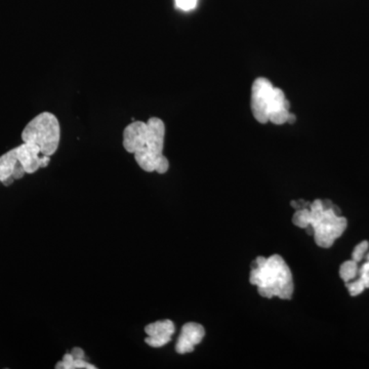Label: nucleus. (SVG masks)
<instances>
[{
    "label": "nucleus",
    "mask_w": 369,
    "mask_h": 369,
    "mask_svg": "<svg viewBox=\"0 0 369 369\" xmlns=\"http://www.w3.org/2000/svg\"><path fill=\"white\" fill-rule=\"evenodd\" d=\"M368 241H362L359 244L356 245L355 249H354L353 253H352V260L357 262H361L366 253H368Z\"/></svg>",
    "instance_id": "4468645a"
},
{
    "label": "nucleus",
    "mask_w": 369,
    "mask_h": 369,
    "mask_svg": "<svg viewBox=\"0 0 369 369\" xmlns=\"http://www.w3.org/2000/svg\"><path fill=\"white\" fill-rule=\"evenodd\" d=\"M56 369H95V366L88 363L84 359L74 358L71 353L65 354L62 361L58 362Z\"/></svg>",
    "instance_id": "9d476101"
},
{
    "label": "nucleus",
    "mask_w": 369,
    "mask_h": 369,
    "mask_svg": "<svg viewBox=\"0 0 369 369\" xmlns=\"http://www.w3.org/2000/svg\"><path fill=\"white\" fill-rule=\"evenodd\" d=\"M60 139V123L55 115L49 112L37 115L22 132L23 142L37 145L42 155H54L58 150Z\"/></svg>",
    "instance_id": "7ed1b4c3"
},
{
    "label": "nucleus",
    "mask_w": 369,
    "mask_h": 369,
    "mask_svg": "<svg viewBox=\"0 0 369 369\" xmlns=\"http://www.w3.org/2000/svg\"><path fill=\"white\" fill-rule=\"evenodd\" d=\"M346 286L352 297H357V295H361L366 290L363 281L359 277L352 280L350 282H347Z\"/></svg>",
    "instance_id": "ddd939ff"
},
{
    "label": "nucleus",
    "mask_w": 369,
    "mask_h": 369,
    "mask_svg": "<svg viewBox=\"0 0 369 369\" xmlns=\"http://www.w3.org/2000/svg\"><path fill=\"white\" fill-rule=\"evenodd\" d=\"M311 212L310 208H301L297 210L295 212L294 218H292V223H295L297 227L303 228L306 229L308 226L311 225Z\"/></svg>",
    "instance_id": "f8f14e48"
},
{
    "label": "nucleus",
    "mask_w": 369,
    "mask_h": 369,
    "mask_svg": "<svg viewBox=\"0 0 369 369\" xmlns=\"http://www.w3.org/2000/svg\"><path fill=\"white\" fill-rule=\"evenodd\" d=\"M17 157L25 169L26 173H34L40 167H47L51 162V156L42 155L40 148L30 143H23L16 148Z\"/></svg>",
    "instance_id": "423d86ee"
},
{
    "label": "nucleus",
    "mask_w": 369,
    "mask_h": 369,
    "mask_svg": "<svg viewBox=\"0 0 369 369\" xmlns=\"http://www.w3.org/2000/svg\"><path fill=\"white\" fill-rule=\"evenodd\" d=\"M204 336H205V329L203 325L195 322L186 323L182 327L181 334L175 344V351L181 355L191 353L194 351L197 345L201 344Z\"/></svg>",
    "instance_id": "6e6552de"
},
{
    "label": "nucleus",
    "mask_w": 369,
    "mask_h": 369,
    "mask_svg": "<svg viewBox=\"0 0 369 369\" xmlns=\"http://www.w3.org/2000/svg\"><path fill=\"white\" fill-rule=\"evenodd\" d=\"M71 355H72L74 358H77V359H84V357H86L84 352L80 348H74L73 350L71 351Z\"/></svg>",
    "instance_id": "f3484780"
},
{
    "label": "nucleus",
    "mask_w": 369,
    "mask_h": 369,
    "mask_svg": "<svg viewBox=\"0 0 369 369\" xmlns=\"http://www.w3.org/2000/svg\"><path fill=\"white\" fill-rule=\"evenodd\" d=\"M366 258H368V260H369V253H368V256H366Z\"/></svg>",
    "instance_id": "a211bd4d"
},
{
    "label": "nucleus",
    "mask_w": 369,
    "mask_h": 369,
    "mask_svg": "<svg viewBox=\"0 0 369 369\" xmlns=\"http://www.w3.org/2000/svg\"><path fill=\"white\" fill-rule=\"evenodd\" d=\"M166 125L158 117L147 123L134 121L123 130V147L134 154L139 166L147 173H166L169 162L164 155Z\"/></svg>",
    "instance_id": "f257e3e1"
},
{
    "label": "nucleus",
    "mask_w": 369,
    "mask_h": 369,
    "mask_svg": "<svg viewBox=\"0 0 369 369\" xmlns=\"http://www.w3.org/2000/svg\"><path fill=\"white\" fill-rule=\"evenodd\" d=\"M18 162L16 148L0 156V182L4 186H10V184L14 183L15 179L13 175Z\"/></svg>",
    "instance_id": "1a4fd4ad"
},
{
    "label": "nucleus",
    "mask_w": 369,
    "mask_h": 369,
    "mask_svg": "<svg viewBox=\"0 0 369 369\" xmlns=\"http://www.w3.org/2000/svg\"><path fill=\"white\" fill-rule=\"evenodd\" d=\"M198 0H175V6L184 12L194 10L196 8Z\"/></svg>",
    "instance_id": "2eb2a0df"
},
{
    "label": "nucleus",
    "mask_w": 369,
    "mask_h": 369,
    "mask_svg": "<svg viewBox=\"0 0 369 369\" xmlns=\"http://www.w3.org/2000/svg\"><path fill=\"white\" fill-rule=\"evenodd\" d=\"M175 331V327L173 321L168 319L156 321L145 327V332L147 334L145 342L152 348H162L171 342V336Z\"/></svg>",
    "instance_id": "0eeeda50"
},
{
    "label": "nucleus",
    "mask_w": 369,
    "mask_h": 369,
    "mask_svg": "<svg viewBox=\"0 0 369 369\" xmlns=\"http://www.w3.org/2000/svg\"><path fill=\"white\" fill-rule=\"evenodd\" d=\"M358 274H359V267H358V262H355V260H347L340 266V276L346 283L356 279L358 277Z\"/></svg>",
    "instance_id": "9b49d317"
},
{
    "label": "nucleus",
    "mask_w": 369,
    "mask_h": 369,
    "mask_svg": "<svg viewBox=\"0 0 369 369\" xmlns=\"http://www.w3.org/2000/svg\"><path fill=\"white\" fill-rule=\"evenodd\" d=\"M358 277L363 281L364 285L366 288H369V260L362 265L361 268H359V274Z\"/></svg>",
    "instance_id": "dca6fc26"
},
{
    "label": "nucleus",
    "mask_w": 369,
    "mask_h": 369,
    "mask_svg": "<svg viewBox=\"0 0 369 369\" xmlns=\"http://www.w3.org/2000/svg\"><path fill=\"white\" fill-rule=\"evenodd\" d=\"M331 207L325 210L322 201L319 199L310 204L315 242L323 249L331 247L334 241L343 235L348 225L346 219L336 214Z\"/></svg>",
    "instance_id": "20e7f679"
},
{
    "label": "nucleus",
    "mask_w": 369,
    "mask_h": 369,
    "mask_svg": "<svg viewBox=\"0 0 369 369\" xmlns=\"http://www.w3.org/2000/svg\"><path fill=\"white\" fill-rule=\"evenodd\" d=\"M274 86L266 78H258L251 88V111L260 123H269V109Z\"/></svg>",
    "instance_id": "39448f33"
},
{
    "label": "nucleus",
    "mask_w": 369,
    "mask_h": 369,
    "mask_svg": "<svg viewBox=\"0 0 369 369\" xmlns=\"http://www.w3.org/2000/svg\"><path fill=\"white\" fill-rule=\"evenodd\" d=\"M249 281L258 288V294L266 299H292L294 279L292 271L279 255L258 257L251 269Z\"/></svg>",
    "instance_id": "f03ea898"
}]
</instances>
